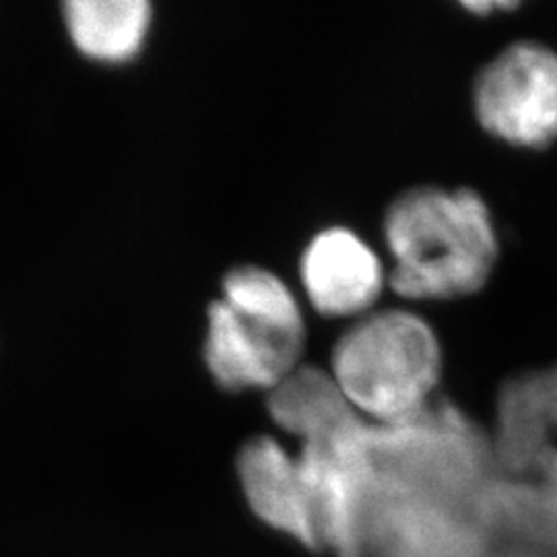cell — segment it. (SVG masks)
I'll list each match as a JSON object with an SVG mask.
<instances>
[{
	"mask_svg": "<svg viewBox=\"0 0 557 557\" xmlns=\"http://www.w3.org/2000/svg\"><path fill=\"white\" fill-rule=\"evenodd\" d=\"M393 257L391 287L407 299L467 298L496 271L499 242L492 211L471 188L416 186L384 215Z\"/></svg>",
	"mask_w": 557,
	"mask_h": 557,
	"instance_id": "1",
	"label": "cell"
},
{
	"mask_svg": "<svg viewBox=\"0 0 557 557\" xmlns=\"http://www.w3.org/2000/svg\"><path fill=\"white\" fill-rule=\"evenodd\" d=\"M306 322L298 299L273 271L242 264L207 308L202 356L223 391L271 393L301 363Z\"/></svg>",
	"mask_w": 557,
	"mask_h": 557,
	"instance_id": "2",
	"label": "cell"
},
{
	"mask_svg": "<svg viewBox=\"0 0 557 557\" xmlns=\"http://www.w3.org/2000/svg\"><path fill=\"white\" fill-rule=\"evenodd\" d=\"M442 361V345L425 320L380 310L338 338L329 374L361 418L391 425L416 418L436 398Z\"/></svg>",
	"mask_w": 557,
	"mask_h": 557,
	"instance_id": "3",
	"label": "cell"
},
{
	"mask_svg": "<svg viewBox=\"0 0 557 557\" xmlns=\"http://www.w3.org/2000/svg\"><path fill=\"white\" fill-rule=\"evenodd\" d=\"M473 108L483 131L502 143L549 147L557 140L556 50L533 40L504 48L479 71Z\"/></svg>",
	"mask_w": 557,
	"mask_h": 557,
	"instance_id": "4",
	"label": "cell"
},
{
	"mask_svg": "<svg viewBox=\"0 0 557 557\" xmlns=\"http://www.w3.org/2000/svg\"><path fill=\"white\" fill-rule=\"evenodd\" d=\"M494 467L508 478H527L535 467L557 469V363L524 370L502 384Z\"/></svg>",
	"mask_w": 557,
	"mask_h": 557,
	"instance_id": "5",
	"label": "cell"
},
{
	"mask_svg": "<svg viewBox=\"0 0 557 557\" xmlns=\"http://www.w3.org/2000/svg\"><path fill=\"white\" fill-rule=\"evenodd\" d=\"M299 275L308 301L331 319L370 314L386 283L379 255L349 227H326L310 239Z\"/></svg>",
	"mask_w": 557,
	"mask_h": 557,
	"instance_id": "6",
	"label": "cell"
},
{
	"mask_svg": "<svg viewBox=\"0 0 557 557\" xmlns=\"http://www.w3.org/2000/svg\"><path fill=\"white\" fill-rule=\"evenodd\" d=\"M238 478L252 512L269 527L308 547L322 543L319 518L298 458L271 436H257L242 446Z\"/></svg>",
	"mask_w": 557,
	"mask_h": 557,
	"instance_id": "7",
	"label": "cell"
},
{
	"mask_svg": "<svg viewBox=\"0 0 557 557\" xmlns=\"http://www.w3.org/2000/svg\"><path fill=\"white\" fill-rule=\"evenodd\" d=\"M62 11L77 50L110 64L135 59L153 21L147 0H71Z\"/></svg>",
	"mask_w": 557,
	"mask_h": 557,
	"instance_id": "8",
	"label": "cell"
},
{
	"mask_svg": "<svg viewBox=\"0 0 557 557\" xmlns=\"http://www.w3.org/2000/svg\"><path fill=\"white\" fill-rule=\"evenodd\" d=\"M267 405L278 428L301 442L312 438L354 409L329 370L314 366H299L292 376L269 393Z\"/></svg>",
	"mask_w": 557,
	"mask_h": 557,
	"instance_id": "9",
	"label": "cell"
}]
</instances>
